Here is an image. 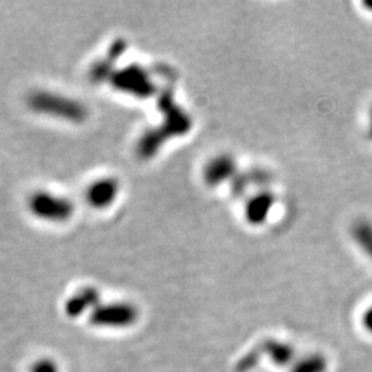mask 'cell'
I'll list each match as a JSON object with an SVG mask.
<instances>
[{
    "label": "cell",
    "mask_w": 372,
    "mask_h": 372,
    "mask_svg": "<svg viewBox=\"0 0 372 372\" xmlns=\"http://www.w3.org/2000/svg\"><path fill=\"white\" fill-rule=\"evenodd\" d=\"M137 319V310L129 303L98 305L90 315V323L95 327H127Z\"/></svg>",
    "instance_id": "3"
},
{
    "label": "cell",
    "mask_w": 372,
    "mask_h": 372,
    "mask_svg": "<svg viewBox=\"0 0 372 372\" xmlns=\"http://www.w3.org/2000/svg\"><path fill=\"white\" fill-rule=\"evenodd\" d=\"M98 301L99 292L94 287H86L68 299L65 303V313L71 319L79 317L87 310H93L94 308H96Z\"/></svg>",
    "instance_id": "6"
},
{
    "label": "cell",
    "mask_w": 372,
    "mask_h": 372,
    "mask_svg": "<svg viewBox=\"0 0 372 372\" xmlns=\"http://www.w3.org/2000/svg\"><path fill=\"white\" fill-rule=\"evenodd\" d=\"M29 211L39 220L48 222H65L75 214L73 203L62 196L39 190L28 200Z\"/></svg>",
    "instance_id": "2"
},
{
    "label": "cell",
    "mask_w": 372,
    "mask_h": 372,
    "mask_svg": "<svg viewBox=\"0 0 372 372\" xmlns=\"http://www.w3.org/2000/svg\"><path fill=\"white\" fill-rule=\"evenodd\" d=\"M234 163L229 157H218L211 164H208L206 170V180L208 184H220L224 183L228 176L233 173Z\"/></svg>",
    "instance_id": "7"
},
{
    "label": "cell",
    "mask_w": 372,
    "mask_h": 372,
    "mask_svg": "<svg viewBox=\"0 0 372 372\" xmlns=\"http://www.w3.org/2000/svg\"><path fill=\"white\" fill-rule=\"evenodd\" d=\"M28 105L38 113L71 120L73 123H82L87 119V108L73 98L59 94L39 92L32 94L28 99Z\"/></svg>",
    "instance_id": "1"
},
{
    "label": "cell",
    "mask_w": 372,
    "mask_h": 372,
    "mask_svg": "<svg viewBox=\"0 0 372 372\" xmlns=\"http://www.w3.org/2000/svg\"><path fill=\"white\" fill-rule=\"evenodd\" d=\"M272 204H273L272 196H269V194L257 196L250 203L248 210H247L248 211V220H250V222H252V224L262 222L268 217V214H269V211L272 208Z\"/></svg>",
    "instance_id": "8"
},
{
    "label": "cell",
    "mask_w": 372,
    "mask_h": 372,
    "mask_svg": "<svg viewBox=\"0 0 372 372\" xmlns=\"http://www.w3.org/2000/svg\"><path fill=\"white\" fill-rule=\"evenodd\" d=\"M120 192V184L113 177L96 180L86 190V200L94 208H106L112 206Z\"/></svg>",
    "instance_id": "5"
},
{
    "label": "cell",
    "mask_w": 372,
    "mask_h": 372,
    "mask_svg": "<svg viewBox=\"0 0 372 372\" xmlns=\"http://www.w3.org/2000/svg\"><path fill=\"white\" fill-rule=\"evenodd\" d=\"M112 83L119 90L134 94V95H148L152 92L149 76L143 69L138 66H130L123 71L112 75Z\"/></svg>",
    "instance_id": "4"
},
{
    "label": "cell",
    "mask_w": 372,
    "mask_h": 372,
    "mask_svg": "<svg viewBox=\"0 0 372 372\" xmlns=\"http://www.w3.org/2000/svg\"><path fill=\"white\" fill-rule=\"evenodd\" d=\"M367 324L372 328V312H370L369 316H367Z\"/></svg>",
    "instance_id": "11"
},
{
    "label": "cell",
    "mask_w": 372,
    "mask_h": 372,
    "mask_svg": "<svg viewBox=\"0 0 372 372\" xmlns=\"http://www.w3.org/2000/svg\"><path fill=\"white\" fill-rule=\"evenodd\" d=\"M355 238L357 241V244L372 257V227L369 224L363 222L355 227Z\"/></svg>",
    "instance_id": "9"
},
{
    "label": "cell",
    "mask_w": 372,
    "mask_h": 372,
    "mask_svg": "<svg viewBox=\"0 0 372 372\" xmlns=\"http://www.w3.org/2000/svg\"><path fill=\"white\" fill-rule=\"evenodd\" d=\"M29 372H58V366L50 359H41L32 364Z\"/></svg>",
    "instance_id": "10"
}]
</instances>
